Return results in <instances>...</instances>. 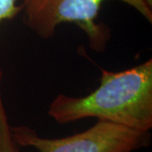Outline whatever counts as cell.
<instances>
[{"instance_id": "obj_1", "label": "cell", "mask_w": 152, "mask_h": 152, "mask_svg": "<svg viewBox=\"0 0 152 152\" xmlns=\"http://www.w3.org/2000/svg\"><path fill=\"white\" fill-rule=\"evenodd\" d=\"M48 115L58 124L95 118L139 130L152 128V59L119 72L102 69L100 86L86 96L59 94Z\"/></svg>"}, {"instance_id": "obj_3", "label": "cell", "mask_w": 152, "mask_h": 152, "mask_svg": "<svg viewBox=\"0 0 152 152\" xmlns=\"http://www.w3.org/2000/svg\"><path fill=\"white\" fill-rule=\"evenodd\" d=\"M17 145L32 147L39 152H134L151 143L150 131L139 130L105 121L89 129L59 139L43 138L26 126L10 128Z\"/></svg>"}, {"instance_id": "obj_4", "label": "cell", "mask_w": 152, "mask_h": 152, "mask_svg": "<svg viewBox=\"0 0 152 152\" xmlns=\"http://www.w3.org/2000/svg\"><path fill=\"white\" fill-rule=\"evenodd\" d=\"M7 118H0V152H18V145L12 139Z\"/></svg>"}, {"instance_id": "obj_2", "label": "cell", "mask_w": 152, "mask_h": 152, "mask_svg": "<svg viewBox=\"0 0 152 152\" xmlns=\"http://www.w3.org/2000/svg\"><path fill=\"white\" fill-rule=\"evenodd\" d=\"M106 0H22L25 24L38 37L50 39L57 27L74 23L86 34L90 46L102 52L110 37L108 28L96 23L101 6ZM135 9L152 22L151 0H119Z\"/></svg>"}, {"instance_id": "obj_5", "label": "cell", "mask_w": 152, "mask_h": 152, "mask_svg": "<svg viewBox=\"0 0 152 152\" xmlns=\"http://www.w3.org/2000/svg\"><path fill=\"white\" fill-rule=\"evenodd\" d=\"M16 1L17 0H0V23L6 20L14 19L22 11V5H17Z\"/></svg>"}]
</instances>
